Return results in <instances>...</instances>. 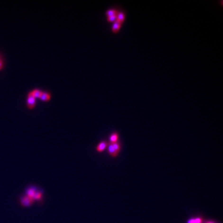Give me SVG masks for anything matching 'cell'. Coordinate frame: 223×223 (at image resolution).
Returning <instances> with one entry per match:
<instances>
[{"label": "cell", "instance_id": "cell-13", "mask_svg": "<svg viewBox=\"0 0 223 223\" xmlns=\"http://www.w3.org/2000/svg\"><path fill=\"white\" fill-rule=\"evenodd\" d=\"M116 18H117V14L107 16V19H108V20L109 21H115V20H116Z\"/></svg>", "mask_w": 223, "mask_h": 223}, {"label": "cell", "instance_id": "cell-10", "mask_svg": "<svg viewBox=\"0 0 223 223\" xmlns=\"http://www.w3.org/2000/svg\"><path fill=\"white\" fill-rule=\"evenodd\" d=\"M118 11L116 9H109L106 11V14L107 16L113 15V14H117Z\"/></svg>", "mask_w": 223, "mask_h": 223}, {"label": "cell", "instance_id": "cell-15", "mask_svg": "<svg viewBox=\"0 0 223 223\" xmlns=\"http://www.w3.org/2000/svg\"><path fill=\"white\" fill-rule=\"evenodd\" d=\"M3 66V59L2 54L0 52V69H2Z\"/></svg>", "mask_w": 223, "mask_h": 223}, {"label": "cell", "instance_id": "cell-2", "mask_svg": "<svg viewBox=\"0 0 223 223\" xmlns=\"http://www.w3.org/2000/svg\"><path fill=\"white\" fill-rule=\"evenodd\" d=\"M35 98L30 92H28L27 98V106L29 109H32L35 105Z\"/></svg>", "mask_w": 223, "mask_h": 223}, {"label": "cell", "instance_id": "cell-16", "mask_svg": "<svg viewBox=\"0 0 223 223\" xmlns=\"http://www.w3.org/2000/svg\"><path fill=\"white\" fill-rule=\"evenodd\" d=\"M203 223H217L216 221H214L213 219H208L207 220V221H204Z\"/></svg>", "mask_w": 223, "mask_h": 223}, {"label": "cell", "instance_id": "cell-3", "mask_svg": "<svg viewBox=\"0 0 223 223\" xmlns=\"http://www.w3.org/2000/svg\"><path fill=\"white\" fill-rule=\"evenodd\" d=\"M109 143L106 141H101L96 146V150L98 152H102L105 149L107 148V147L108 146Z\"/></svg>", "mask_w": 223, "mask_h": 223}, {"label": "cell", "instance_id": "cell-9", "mask_svg": "<svg viewBox=\"0 0 223 223\" xmlns=\"http://www.w3.org/2000/svg\"><path fill=\"white\" fill-rule=\"evenodd\" d=\"M42 91L39 90V89H34V90L31 91L30 92L35 97H39L40 95H41Z\"/></svg>", "mask_w": 223, "mask_h": 223}, {"label": "cell", "instance_id": "cell-12", "mask_svg": "<svg viewBox=\"0 0 223 223\" xmlns=\"http://www.w3.org/2000/svg\"><path fill=\"white\" fill-rule=\"evenodd\" d=\"M112 144L113 146V147L114 148V149H115L116 151L118 153H119V152L120 151V150H121L120 144L118 142H116V143H115Z\"/></svg>", "mask_w": 223, "mask_h": 223}, {"label": "cell", "instance_id": "cell-4", "mask_svg": "<svg viewBox=\"0 0 223 223\" xmlns=\"http://www.w3.org/2000/svg\"><path fill=\"white\" fill-rule=\"evenodd\" d=\"M107 150H108V152L109 155H111L112 157H116L118 155V153L116 151L114 148L112 144L111 143H109L108 146L107 147Z\"/></svg>", "mask_w": 223, "mask_h": 223}, {"label": "cell", "instance_id": "cell-7", "mask_svg": "<svg viewBox=\"0 0 223 223\" xmlns=\"http://www.w3.org/2000/svg\"><path fill=\"white\" fill-rule=\"evenodd\" d=\"M125 14L123 12V11H118V13L117 14L116 20H117L119 22H120L121 23H123V22L124 21V19H125Z\"/></svg>", "mask_w": 223, "mask_h": 223}, {"label": "cell", "instance_id": "cell-6", "mask_svg": "<svg viewBox=\"0 0 223 223\" xmlns=\"http://www.w3.org/2000/svg\"><path fill=\"white\" fill-rule=\"evenodd\" d=\"M121 24H122L121 23L118 21L117 20H115L114 22V23L113 24L112 27V31L114 33L117 32H118V30L120 29Z\"/></svg>", "mask_w": 223, "mask_h": 223}, {"label": "cell", "instance_id": "cell-11", "mask_svg": "<svg viewBox=\"0 0 223 223\" xmlns=\"http://www.w3.org/2000/svg\"><path fill=\"white\" fill-rule=\"evenodd\" d=\"M35 191L33 189H28L27 191V196L28 197H30L31 198H32L33 199V197L35 194Z\"/></svg>", "mask_w": 223, "mask_h": 223}, {"label": "cell", "instance_id": "cell-8", "mask_svg": "<svg viewBox=\"0 0 223 223\" xmlns=\"http://www.w3.org/2000/svg\"><path fill=\"white\" fill-rule=\"evenodd\" d=\"M39 98H40L42 100L47 101L50 99V94L48 92L42 91Z\"/></svg>", "mask_w": 223, "mask_h": 223}, {"label": "cell", "instance_id": "cell-5", "mask_svg": "<svg viewBox=\"0 0 223 223\" xmlns=\"http://www.w3.org/2000/svg\"><path fill=\"white\" fill-rule=\"evenodd\" d=\"M119 138V134L117 132H114L110 135L109 137V141L110 143L113 144L118 142Z\"/></svg>", "mask_w": 223, "mask_h": 223}, {"label": "cell", "instance_id": "cell-14", "mask_svg": "<svg viewBox=\"0 0 223 223\" xmlns=\"http://www.w3.org/2000/svg\"><path fill=\"white\" fill-rule=\"evenodd\" d=\"M42 197V194L39 192H35V194L33 197V199L34 200H39L40 199H41Z\"/></svg>", "mask_w": 223, "mask_h": 223}, {"label": "cell", "instance_id": "cell-1", "mask_svg": "<svg viewBox=\"0 0 223 223\" xmlns=\"http://www.w3.org/2000/svg\"><path fill=\"white\" fill-rule=\"evenodd\" d=\"M34 200L32 198H31L30 197H28L27 195L22 197L20 200V203L23 207H27L30 206L33 204L34 202Z\"/></svg>", "mask_w": 223, "mask_h": 223}]
</instances>
